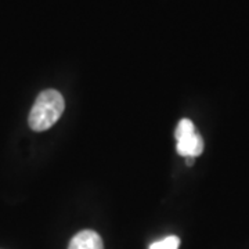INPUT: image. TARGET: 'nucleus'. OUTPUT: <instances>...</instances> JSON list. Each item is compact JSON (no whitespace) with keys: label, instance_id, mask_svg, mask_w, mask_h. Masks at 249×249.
Returning <instances> with one entry per match:
<instances>
[{"label":"nucleus","instance_id":"nucleus-1","mask_svg":"<svg viewBox=\"0 0 249 249\" xmlns=\"http://www.w3.org/2000/svg\"><path fill=\"white\" fill-rule=\"evenodd\" d=\"M64 98L57 90H45L42 91L29 114V126L35 132H45L50 129L64 112Z\"/></svg>","mask_w":249,"mask_h":249},{"label":"nucleus","instance_id":"nucleus-2","mask_svg":"<svg viewBox=\"0 0 249 249\" xmlns=\"http://www.w3.org/2000/svg\"><path fill=\"white\" fill-rule=\"evenodd\" d=\"M176 148L178 155L186 158L199 157L204 151V140L190 119H181L176 127Z\"/></svg>","mask_w":249,"mask_h":249},{"label":"nucleus","instance_id":"nucleus-3","mask_svg":"<svg viewBox=\"0 0 249 249\" xmlns=\"http://www.w3.org/2000/svg\"><path fill=\"white\" fill-rule=\"evenodd\" d=\"M68 249H104V244L96 231L83 230L72 238Z\"/></svg>","mask_w":249,"mask_h":249},{"label":"nucleus","instance_id":"nucleus-4","mask_svg":"<svg viewBox=\"0 0 249 249\" xmlns=\"http://www.w3.org/2000/svg\"><path fill=\"white\" fill-rule=\"evenodd\" d=\"M180 247V240L176 235H169L163 240L157 241L151 244V247L148 249H178Z\"/></svg>","mask_w":249,"mask_h":249}]
</instances>
